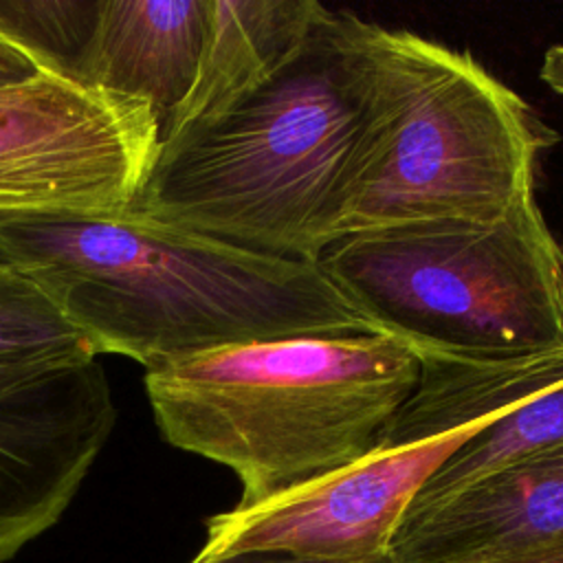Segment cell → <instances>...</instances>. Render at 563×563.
Returning <instances> with one entry per match:
<instances>
[{"label":"cell","instance_id":"cell-1","mask_svg":"<svg viewBox=\"0 0 563 563\" xmlns=\"http://www.w3.org/2000/svg\"><path fill=\"white\" fill-rule=\"evenodd\" d=\"M383 26L319 18L279 73L158 147L130 211L306 262L341 235L387 125Z\"/></svg>","mask_w":563,"mask_h":563},{"label":"cell","instance_id":"cell-2","mask_svg":"<svg viewBox=\"0 0 563 563\" xmlns=\"http://www.w3.org/2000/svg\"><path fill=\"white\" fill-rule=\"evenodd\" d=\"M0 262L99 352L145 369L229 345L369 334L317 262L246 251L121 211L0 218Z\"/></svg>","mask_w":563,"mask_h":563},{"label":"cell","instance_id":"cell-3","mask_svg":"<svg viewBox=\"0 0 563 563\" xmlns=\"http://www.w3.org/2000/svg\"><path fill=\"white\" fill-rule=\"evenodd\" d=\"M418 374L413 347L369 332L198 352L147 369L145 389L163 438L255 504L376 451Z\"/></svg>","mask_w":563,"mask_h":563},{"label":"cell","instance_id":"cell-4","mask_svg":"<svg viewBox=\"0 0 563 563\" xmlns=\"http://www.w3.org/2000/svg\"><path fill=\"white\" fill-rule=\"evenodd\" d=\"M317 264L376 332L416 354L501 358L563 345V249L534 194L495 222L345 233Z\"/></svg>","mask_w":563,"mask_h":563},{"label":"cell","instance_id":"cell-5","mask_svg":"<svg viewBox=\"0 0 563 563\" xmlns=\"http://www.w3.org/2000/svg\"><path fill=\"white\" fill-rule=\"evenodd\" d=\"M387 125L345 233L429 222H495L534 194L559 139L468 53L383 26Z\"/></svg>","mask_w":563,"mask_h":563},{"label":"cell","instance_id":"cell-6","mask_svg":"<svg viewBox=\"0 0 563 563\" xmlns=\"http://www.w3.org/2000/svg\"><path fill=\"white\" fill-rule=\"evenodd\" d=\"M158 147L145 101L40 66L0 84V218L128 211Z\"/></svg>","mask_w":563,"mask_h":563},{"label":"cell","instance_id":"cell-7","mask_svg":"<svg viewBox=\"0 0 563 563\" xmlns=\"http://www.w3.org/2000/svg\"><path fill=\"white\" fill-rule=\"evenodd\" d=\"M486 424L420 444L376 449L275 497L235 504L209 517L207 541L194 561L271 552L321 563H387L424 482Z\"/></svg>","mask_w":563,"mask_h":563},{"label":"cell","instance_id":"cell-8","mask_svg":"<svg viewBox=\"0 0 563 563\" xmlns=\"http://www.w3.org/2000/svg\"><path fill=\"white\" fill-rule=\"evenodd\" d=\"M103 367L0 378V563L53 528L112 427Z\"/></svg>","mask_w":563,"mask_h":563},{"label":"cell","instance_id":"cell-9","mask_svg":"<svg viewBox=\"0 0 563 563\" xmlns=\"http://www.w3.org/2000/svg\"><path fill=\"white\" fill-rule=\"evenodd\" d=\"M563 537V442L407 517L387 563H468Z\"/></svg>","mask_w":563,"mask_h":563},{"label":"cell","instance_id":"cell-10","mask_svg":"<svg viewBox=\"0 0 563 563\" xmlns=\"http://www.w3.org/2000/svg\"><path fill=\"white\" fill-rule=\"evenodd\" d=\"M207 31L209 0H99L73 77L145 101L163 139L194 88Z\"/></svg>","mask_w":563,"mask_h":563},{"label":"cell","instance_id":"cell-11","mask_svg":"<svg viewBox=\"0 0 563 563\" xmlns=\"http://www.w3.org/2000/svg\"><path fill=\"white\" fill-rule=\"evenodd\" d=\"M317 0H209V31L187 99L163 139L218 117L279 73L325 13Z\"/></svg>","mask_w":563,"mask_h":563},{"label":"cell","instance_id":"cell-12","mask_svg":"<svg viewBox=\"0 0 563 563\" xmlns=\"http://www.w3.org/2000/svg\"><path fill=\"white\" fill-rule=\"evenodd\" d=\"M418 383L389 422L378 449H396L486 424L563 387V345L501 356L418 354Z\"/></svg>","mask_w":563,"mask_h":563},{"label":"cell","instance_id":"cell-13","mask_svg":"<svg viewBox=\"0 0 563 563\" xmlns=\"http://www.w3.org/2000/svg\"><path fill=\"white\" fill-rule=\"evenodd\" d=\"M561 442L563 387L493 418L435 468L411 501L407 517H416L442 504L468 484Z\"/></svg>","mask_w":563,"mask_h":563},{"label":"cell","instance_id":"cell-14","mask_svg":"<svg viewBox=\"0 0 563 563\" xmlns=\"http://www.w3.org/2000/svg\"><path fill=\"white\" fill-rule=\"evenodd\" d=\"M97 361L90 339L29 277L0 262V378Z\"/></svg>","mask_w":563,"mask_h":563},{"label":"cell","instance_id":"cell-15","mask_svg":"<svg viewBox=\"0 0 563 563\" xmlns=\"http://www.w3.org/2000/svg\"><path fill=\"white\" fill-rule=\"evenodd\" d=\"M97 2H0V33L42 66L73 75L97 20Z\"/></svg>","mask_w":563,"mask_h":563},{"label":"cell","instance_id":"cell-16","mask_svg":"<svg viewBox=\"0 0 563 563\" xmlns=\"http://www.w3.org/2000/svg\"><path fill=\"white\" fill-rule=\"evenodd\" d=\"M40 66L42 64L24 46L0 33V84L24 79Z\"/></svg>","mask_w":563,"mask_h":563},{"label":"cell","instance_id":"cell-17","mask_svg":"<svg viewBox=\"0 0 563 563\" xmlns=\"http://www.w3.org/2000/svg\"><path fill=\"white\" fill-rule=\"evenodd\" d=\"M468 563H563V537Z\"/></svg>","mask_w":563,"mask_h":563},{"label":"cell","instance_id":"cell-18","mask_svg":"<svg viewBox=\"0 0 563 563\" xmlns=\"http://www.w3.org/2000/svg\"><path fill=\"white\" fill-rule=\"evenodd\" d=\"M539 77L550 90L563 95V44H554L545 51Z\"/></svg>","mask_w":563,"mask_h":563},{"label":"cell","instance_id":"cell-19","mask_svg":"<svg viewBox=\"0 0 563 563\" xmlns=\"http://www.w3.org/2000/svg\"><path fill=\"white\" fill-rule=\"evenodd\" d=\"M191 563H321V561H303L286 554H271V552H240L229 556H218L209 561H191Z\"/></svg>","mask_w":563,"mask_h":563}]
</instances>
